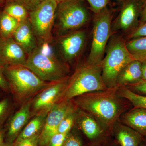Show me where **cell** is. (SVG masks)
<instances>
[{
    "mask_svg": "<svg viewBox=\"0 0 146 146\" xmlns=\"http://www.w3.org/2000/svg\"><path fill=\"white\" fill-rule=\"evenodd\" d=\"M118 86L80 95L72 100L78 109L94 117L110 133L130 103L118 94Z\"/></svg>",
    "mask_w": 146,
    "mask_h": 146,
    "instance_id": "obj_1",
    "label": "cell"
},
{
    "mask_svg": "<svg viewBox=\"0 0 146 146\" xmlns=\"http://www.w3.org/2000/svg\"><path fill=\"white\" fill-rule=\"evenodd\" d=\"M52 44L40 45L27 57L24 66L45 82L58 81L68 76L67 63L55 53Z\"/></svg>",
    "mask_w": 146,
    "mask_h": 146,
    "instance_id": "obj_2",
    "label": "cell"
},
{
    "mask_svg": "<svg viewBox=\"0 0 146 146\" xmlns=\"http://www.w3.org/2000/svg\"><path fill=\"white\" fill-rule=\"evenodd\" d=\"M3 68L15 104L21 106L33 98L50 82L42 80L24 65Z\"/></svg>",
    "mask_w": 146,
    "mask_h": 146,
    "instance_id": "obj_3",
    "label": "cell"
},
{
    "mask_svg": "<svg viewBox=\"0 0 146 146\" xmlns=\"http://www.w3.org/2000/svg\"><path fill=\"white\" fill-rule=\"evenodd\" d=\"M107 89L102 78L100 63L86 62L78 66L70 77L60 102L71 100L82 94Z\"/></svg>",
    "mask_w": 146,
    "mask_h": 146,
    "instance_id": "obj_4",
    "label": "cell"
},
{
    "mask_svg": "<svg viewBox=\"0 0 146 146\" xmlns=\"http://www.w3.org/2000/svg\"><path fill=\"white\" fill-rule=\"evenodd\" d=\"M100 63L102 78L107 88L117 86V77L126 65L136 60L128 50L126 42L119 36L111 38Z\"/></svg>",
    "mask_w": 146,
    "mask_h": 146,
    "instance_id": "obj_5",
    "label": "cell"
},
{
    "mask_svg": "<svg viewBox=\"0 0 146 146\" xmlns=\"http://www.w3.org/2000/svg\"><path fill=\"white\" fill-rule=\"evenodd\" d=\"M83 0H68L58 3L53 29L57 36L79 30L89 20Z\"/></svg>",
    "mask_w": 146,
    "mask_h": 146,
    "instance_id": "obj_6",
    "label": "cell"
},
{
    "mask_svg": "<svg viewBox=\"0 0 146 146\" xmlns=\"http://www.w3.org/2000/svg\"><path fill=\"white\" fill-rule=\"evenodd\" d=\"M58 3L55 0H45L29 12V18L38 44H52Z\"/></svg>",
    "mask_w": 146,
    "mask_h": 146,
    "instance_id": "obj_7",
    "label": "cell"
},
{
    "mask_svg": "<svg viewBox=\"0 0 146 146\" xmlns=\"http://www.w3.org/2000/svg\"><path fill=\"white\" fill-rule=\"evenodd\" d=\"M112 14L107 7L95 14L91 50L87 62L100 64L104 57L111 34Z\"/></svg>",
    "mask_w": 146,
    "mask_h": 146,
    "instance_id": "obj_8",
    "label": "cell"
},
{
    "mask_svg": "<svg viewBox=\"0 0 146 146\" xmlns=\"http://www.w3.org/2000/svg\"><path fill=\"white\" fill-rule=\"evenodd\" d=\"M69 76L50 82L33 98L31 118L40 114H48L54 106L60 102L68 84Z\"/></svg>",
    "mask_w": 146,
    "mask_h": 146,
    "instance_id": "obj_9",
    "label": "cell"
},
{
    "mask_svg": "<svg viewBox=\"0 0 146 146\" xmlns=\"http://www.w3.org/2000/svg\"><path fill=\"white\" fill-rule=\"evenodd\" d=\"M86 40L85 31L78 30L57 36L54 46L64 62L70 63L81 53Z\"/></svg>",
    "mask_w": 146,
    "mask_h": 146,
    "instance_id": "obj_10",
    "label": "cell"
},
{
    "mask_svg": "<svg viewBox=\"0 0 146 146\" xmlns=\"http://www.w3.org/2000/svg\"><path fill=\"white\" fill-rule=\"evenodd\" d=\"M76 108L72 100L59 102L53 107L47 115L40 133L39 146L48 145L51 138L57 133L58 127L63 118Z\"/></svg>",
    "mask_w": 146,
    "mask_h": 146,
    "instance_id": "obj_11",
    "label": "cell"
},
{
    "mask_svg": "<svg viewBox=\"0 0 146 146\" xmlns=\"http://www.w3.org/2000/svg\"><path fill=\"white\" fill-rule=\"evenodd\" d=\"M115 23L117 30L131 32L138 26L143 2L141 0H123Z\"/></svg>",
    "mask_w": 146,
    "mask_h": 146,
    "instance_id": "obj_12",
    "label": "cell"
},
{
    "mask_svg": "<svg viewBox=\"0 0 146 146\" xmlns=\"http://www.w3.org/2000/svg\"><path fill=\"white\" fill-rule=\"evenodd\" d=\"M75 125L93 143H102L110 133L94 117L78 108Z\"/></svg>",
    "mask_w": 146,
    "mask_h": 146,
    "instance_id": "obj_13",
    "label": "cell"
},
{
    "mask_svg": "<svg viewBox=\"0 0 146 146\" xmlns=\"http://www.w3.org/2000/svg\"><path fill=\"white\" fill-rule=\"evenodd\" d=\"M33 98L23 104L18 111L8 119L6 127H5V141L7 144L12 145L31 118V106Z\"/></svg>",
    "mask_w": 146,
    "mask_h": 146,
    "instance_id": "obj_14",
    "label": "cell"
},
{
    "mask_svg": "<svg viewBox=\"0 0 146 146\" xmlns=\"http://www.w3.org/2000/svg\"><path fill=\"white\" fill-rule=\"evenodd\" d=\"M27 55L13 37H0V66L7 68L25 65Z\"/></svg>",
    "mask_w": 146,
    "mask_h": 146,
    "instance_id": "obj_15",
    "label": "cell"
},
{
    "mask_svg": "<svg viewBox=\"0 0 146 146\" xmlns=\"http://www.w3.org/2000/svg\"><path fill=\"white\" fill-rule=\"evenodd\" d=\"M12 37L27 55L39 46L29 18L20 23Z\"/></svg>",
    "mask_w": 146,
    "mask_h": 146,
    "instance_id": "obj_16",
    "label": "cell"
},
{
    "mask_svg": "<svg viewBox=\"0 0 146 146\" xmlns=\"http://www.w3.org/2000/svg\"><path fill=\"white\" fill-rule=\"evenodd\" d=\"M119 121L142 136L146 135V110L134 107L124 113Z\"/></svg>",
    "mask_w": 146,
    "mask_h": 146,
    "instance_id": "obj_17",
    "label": "cell"
},
{
    "mask_svg": "<svg viewBox=\"0 0 146 146\" xmlns=\"http://www.w3.org/2000/svg\"><path fill=\"white\" fill-rule=\"evenodd\" d=\"M142 81V62L134 60L121 71L117 77L116 84L119 86H126Z\"/></svg>",
    "mask_w": 146,
    "mask_h": 146,
    "instance_id": "obj_18",
    "label": "cell"
},
{
    "mask_svg": "<svg viewBox=\"0 0 146 146\" xmlns=\"http://www.w3.org/2000/svg\"><path fill=\"white\" fill-rule=\"evenodd\" d=\"M112 133L120 146H140L143 136L119 121L113 127Z\"/></svg>",
    "mask_w": 146,
    "mask_h": 146,
    "instance_id": "obj_19",
    "label": "cell"
},
{
    "mask_svg": "<svg viewBox=\"0 0 146 146\" xmlns=\"http://www.w3.org/2000/svg\"><path fill=\"white\" fill-rule=\"evenodd\" d=\"M48 114H40L34 116L24 128L14 142L30 138L41 133Z\"/></svg>",
    "mask_w": 146,
    "mask_h": 146,
    "instance_id": "obj_20",
    "label": "cell"
},
{
    "mask_svg": "<svg viewBox=\"0 0 146 146\" xmlns=\"http://www.w3.org/2000/svg\"><path fill=\"white\" fill-rule=\"evenodd\" d=\"M20 23L3 10L0 12V37H12Z\"/></svg>",
    "mask_w": 146,
    "mask_h": 146,
    "instance_id": "obj_21",
    "label": "cell"
},
{
    "mask_svg": "<svg viewBox=\"0 0 146 146\" xmlns=\"http://www.w3.org/2000/svg\"><path fill=\"white\" fill-rule=\"evenodd\" d=\"M118 94L128 101L135 108L146 110V96L136 94L125 86H118Z\"/></svg>",
    "mask_w": 146,
    "mask_h": 146,
    "instance_id": "obj_22",
    "label": "cell"
},
{
    "mask_svg": "<svg viewBox=\"0 0 146 146\" xmlns=\"http://www.w3.org/2000/svg\"><path fill=\"white\" fill-rule=\"evenodd\" d=\"M126 46L136 60H140L146 56V36L128 40Z\"/></svg>",
    "mask_w": 146,
    "mask_h": 146,
    "instance_id": "obj_23",
    "label": "cell"
},
{
    "mask_svg": "<svg viewBox=\"0 0 146 146\" xmlns=\"http://www.w3.org/2000/svg\"><path fill=\"white\" fill-rule=\"evenodd\" d=\"M3 10L20 23L29 18V12L26 9L14 2L6 1Z\"/></svg>",
    "mask_w": 146,
    "mask_h": 146,
    "instance_id": "obj_24",
    "label": "cell"
},
{
    "mask_svg": "<svg viewBox=\"0 0 146 146\" xmlns=\"http://www.w3.org/2000/svg\"><path fill=\"white\" fill-rule=\"evenodd\" d=\"M78 108L74 110L63 118L57 129V133H68L75 125Z\"/></svg>",
    "mask_w": 146,
    "mask_h": 146,
    "instance_id": "obj_25",
    "label": "cell"
},
{
    "mask_svg": "<svg viewBox=\"0 0 146 146\" xmlns=\"http://www.w3.org/2000/svg\"><path fill=\"white\" fill-rule=\"evenodd\" d=\"M11 110V104L8 97L0 100V127L8 119Z\"/></svg>",
    "mask_w": 146,
    "mask_h": 146,
    "instance_id": "obj_26",
    "label": "cell"
},
{
    "mask_svg": "<svg viewBox=\"0 0 146 146\" xmlns=\"http://www.w3.org/2000/svg\"><path fill=\"white\" fill-rule=\"evenodd\" d=\"M73 128L68 133L62 146H83L82 138L78 131Z\"/></svg>",
    "mask_w": 146,
    "mask_h": 146,
    "instance_id": "obj_27",
    "label": "cell"
},
{
    "mask_svg": "<svg viewBox=\"0 0 146 146\" xmlns=\"http://www.w3.org/2000/svg\"><path fill=\"white\" fill-rule=\"evenodd\" d=\"M19 4L26 9L29 12L36 9L45 0H6Z\"/></svg>",
    "mask_w": 146,
    "mask_h": 146,
    "instance_id": "obj_28",
    "label": "cell"
},
{
    "mask_svg": "<svg viewBox=\"0 0 146 146\" xmlns=\"http://www.w3.org/2000/svg\"><path fill=\"white\" fill-rule=\"evenodd\" d=\"M40 133L30 138H26L21 141L14 142L12 146H39Z\"/></svg>",
    "mask_w": 146,
    "mask_h": 146,
    "instance_id": "obj_29",
    "label": "cell"
},
{
    "mask_svg": "<svg viewBox=\"0 0 146 146\" xmlns=\"http://www.w3.org/2000/svg\"><path fill=\"white\" fill-rule=\"evenodd\" d=\"M89 3L91 10L95 14L106 7L110 0H86Z\"/></svg>",
    "mask_w": 146,
    "mask_h": 146,
    "instance_id": "obj_30",
    "label": "cell"
},
{
    "mask_svg": "<svg viewBox=\"0 0 146 146\" xmlns=\"http://www.w3.org/2000/svg\"><path fill=\"white\" fill-rule=\"evenodd\" d=\"M146 36V22L139 24L138 26L128 35V40Z\"/></svg>",
    "mask_w": 146,
    "mask_h": 146,
    "instance_id": "obj_31",
    "label": "cell"
},
{
    "mask_svg": "<svg viewBox=\"0 0 146 146\" xmlns=\"http://www.w3.org/2000/svg\"><path fill=\"white\" fill-rule=\"evenodd\" d=\"M68 133H55L50 139L49 142L47 146H62Z\"/></svg>",
    "mask_w": 146,
    "mask_h": 146,
    "instance_id": "obj_32",
    "label": "cell"
},
{
    "mask_svg": "<svg viewBox=\"0 0 146 146\" xmlns=\"http://www.w3.org/2000/svg\"><path fill=\"white\" fill-rule=\"evenodd\" d=\"M125 87L136 94L146 96V81H142Z\"/></svg>",
    "mask_w": 146,
    "mask_h": 146,
    "instance_id": "obj_33",
    "label": "cell"
},
{
    "mask_svg": "<svg viewBox=\"0 0 146 146\" xmlns=\"http://www.w3.org/2000/svg\"><path fill=\"white\" fill-rule=\"evenodd\" d=\"M0 89L7 94H10V88L3 72V68L0 66Z\"/></svg>",
    "mask_w": 146,
    "mask_h": 146,
    "instance_id": "obj_34",
    "label": "cell"
},
{
    "mask_svg": "<svg viewBox=\"0 0 146 146\" xmlns=\"http://www.w3.org/2000/svg\"><path fill=\"white\" fill-rule=\"evenodd\" d=\"M6 130L3 126L0 127V146H5L7 143L5 141Z\"/></svg>",
    "mask_w": 146,
    "mask_h": 146,
    "instance_id": "obj_35",
    "label": "cell"
},
{
    "mask_svg": "<svg viewBox=\"0 0 146 146\" xmlns=\"http://www.w3.org/2000/svg\"><path fill=\"white\" fill-rule=\"evenodd\" d=\"M146 22V1L144 2L141 11L139 24Z\"/></svg>",
    "mask_w": 146,
    "mask_h": 146,
    "instance_id": "obj_36",
    "label": "cell"
},
{
    "mask_svg": "<svg viewBox=\"0 0 146 146\" xmlns=\"http://www.w3.org/2000/svg\"><path fill=\"white\" fill-rule=\"evenodd\" d=\"M142 62V80L146 81V60L141 61Z\"/></svg>",
    "mask_w": 146,
    "mask_h": 146,
    "instance_id": "obj_37",
    "label": "cell"
},
{
    "mask_svg": "<svg viewBox=\"0 0 146 146\" xmlns=\"http://www.w3.org/2000/svg\"><path fill=\"white\" fill-rule=\"evenodd\" d=\"M89 146H102V143H93Z\"/></svg>",
    "mask_w": 146,
    "mask_h": 146,
    "instance_id": "obj_38",
    "label": "cell"
},
{
    "mask_svg": "<svg viewBox=\"0 0 146 146\" xmlns=\"http://www.w3.org/2000/svg\"><path fill=\"white\" fill-rule=\"evenodd\" d=\"M6 0H0V7H3L5 4Z\"/></svg>",
    "mask_w": 146,
    "mask_h": 146,
    "instance_id": "obj_39",
    "label": "cell"
},
{
    "mask_svg": "<svg viewBox=\"0 0 146 146\" xmlns=\"http://www.w3.org/2000/svg\"><path fill=\"white\" fill-rule=\"evenodd\" d=\"M57 3L61 2H63L65 1H68V0H55Z\"/></svg>",
    "mask_w": 146,
    "mask_h": 146,
    "instance_id": "obj_40",
    "label": "cell"
},
{
    "mask_svg": "<svg viewBox=\"0 0 146 146\" xmlns=\"http://www.w3.org/2000/svg\"><path fill=\"white\" fill-rule=\"evenodd\" d=\"M146 60V56H144V57H142V58H141L140 60V61H143V60Z\"/></svg>",
    "mask_w": 146,
    "mask_h": 146,
    "instance_id": "obj_41",
    "label": "cell"
},
{
    "mask_svg": "<svg viewBox=\"0 0 146 146\" xmlns=\"http://www.w3.org/2000/svg\"><path fill=\"white\" fill-rule=\"evenodd\" d=\"M5 146H12V145H8V144H7Z\"/></svg>",
    "mask_w": 146,
    "mask_h": 146,
    "instance_id": "obj_42",
    "label": "cell"
},
{
    "mask_svg": "<svg viewBox=\"0 0 146 146\" xmlns=\"http://www.w3.org/2000/svg\"><path fill=\"white\" fill-rule=\"evenodd\" d=\"M116 1H118L119 2H122L123 0H116Z\"/></svg>",
    "mask_w": 146,
    "mask_h": 146,
    "instance_id": "obj_43",
    "label": "cell"
},
{
    "mask_svg": "<svg viewBox=\"0 0 146 146\" xmlns=\"http://www.w3.org/2000/svg\"><path fill=\"white\" fill-rule=\"evenodd\" d=\"M109 146H117V145H110Z\"/></svg>",
    "mask_w": 146,
    "mask_h": 146,
    "instance_id": "obj_44",
    "label": "cell"
},
{
    "mask_svg": "<svg viewBox=\"0 0 146 146\" xmlns=\"http://www.w3.org/2000/svg\"><path fill=\"white\" fill-rule=\"evenodd\" d=\"M141 1H142L143 2H145V1H146V0H141Z\"/></svg>",
    "mask_w": 146,
    "mask_h": 146,
    "instance_id": "obj_45",
    "label": "cell"
},
{
    "mask_svg": "<svg viewBox=\"0 0 146 146\" xmlns=\"http://www.w3.org/2000/svg\"><path fill=\"white\" fill-rule=\"evenodd\" d=\"M1 10H0V12H1Z\"/></svg>",
    "mask_w": 146,
    "mask_h": 146,
    "instance_id": "obj_46",
    "label": "cell"
}]
</instances>
